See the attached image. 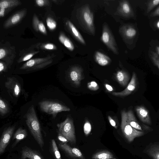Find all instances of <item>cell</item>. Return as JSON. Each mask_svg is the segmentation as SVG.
<instances>
[{"instance_id": "cell-1", "label": "cell", "mask_w": 159, "mask_h": 159, "mask_svg": "<svg viewBox=\"0 0 159 159\" xmlns=\"http://www.w3.org/2000/svg\"><path fill=\"white\" fill-rule=\"evenodd\" d=\"M26 124L31 134L42 148L44 142L41 132L39 122L33 105L29 108L25 115Z\"/></svg>"}, {"instance_id": "cell-2", "label": "cell", "mask_w": 159, "mask_h": 159, "mask_svg": "<svg viewBox=\"0 0 159 159\" xmlns=\"http://www.w3.org/2000/svg\"><path fill=\"white\" fill-rule=\"evenodd\" d=\"M121 129L122 133L129 142H132L135 138L145 134V132L137 130L132 127L127 121V112L123 110L121 112Z\"/></svg>"}, {"instance_id": "cell-3", "label": "cell", "mask_w": 159, "mask_h": 159, "mask_svg": "<svg viewBox=\"0 0 159 159\" xmlns=\"http://www.w3.org/2000/svg\"><path fill=\"white\" fill-rule=\"evenodd\" d=\"M58 133L68 140L71 144L76 143V139L73 122L69 117H67L63 122L58 124Z\"/></svg>"}, {"instance_id": "cell-4", "label": "cell", "mask_w": 159, "mask_h": 159, "mask_svg": "<svg viewBox=\"0 0 159 159\" xmlns=\"http://www.w3.org/2000/svg\"><path fill=\"white\" fill-rule=\"evenodd\" d=\"M41 110L55 118L59 113L63 111H70V109L62 104L57 102L45 100L39 103Z\"/></svg>"}, {"instance_id": "cell-5", "label": "cell", "mask_w": 159, "mask_h": 159, "mask_svg": "<svg viewBox=\"0 0 159 159\" xmlns=\"http://www.w3.org/2000/svg\"><path fill=\"white\" fill-rule=\"evenodd\" d=\"M80 18L86 29L94 34L95 28L93 15L88 5H85L81 8L80 13Z\"/></svg>"}, {"instance_id": "cell-6", "label": "cell", "mask_w": 159, "mask_h": 159, "mask_svg": "<svg viewBox=\"0 0 159 159\" xmlns=\"http://www.w3.org/2000/svg\"><path fill=\"white\" fill-rule=\"evenodd\" d=\"M101 39L113 53L118 54V50L114 38L106 24H104L103 26Z\"/></svg>"}, {"instance_id": "cell-7", "label": "cell", "mask_w": 159, "mask_h": 159, "mask_svg": "<svg viewBox=\"0 0 159 159\" xmlns=\"http://www.w3.org/2000/svg\"><path fill=\"white\" fill-rule=\"evenodd\" d=\"M5 86L8 91L16 97H19L21 94L22 89L19 81L14 77H8L5 82Z\"/></svg>"}, {"instance_id": "cell-8", "label": "cell", "mask_w": 159, "mask_h": 159, "mask_svg": "<svg viewBox=\"0 0 159 159\" xmlns=\"http://www.w3.org/2000/svg\"><path fill=\"white\" fill-rule=\"evenodd\" d=\"M139 85V82L137 75L134 72L132 73L131 80L125 89L120 92H113V95L119 97L127 96L137 90Z\"/></svg>"}, {"instance_id": "cell-9", "label": "cell", "mask_w": 159, "mask_h": 159, "mask_svg": "<svg viewBox=\"0 0 159 159\" xmlns=\"http://www.w3.org/2000/svg\"><path fill=\"white\" fill-rule=\"evenodd\" d=\"M127 121L129 125L135 129L145 133L152 131V128L143 123H140L136 119L132 110L127 112Z\"/></svg>"}, {"instance_id": "cell-10", "label": "cell", "mask_w": 159, "mask_h": 159, "mask_svg": "<svg viewBox=\"0 0 159 159\" xmlns=\"http://www.w3.org/2000/svg\"><path fill=\"white\" fill-rule=\"evenodd\" d=\"M15 129V126H9L3 131L0 140V154H2L8 144Z\"/></svg>"}, {"instance_id": "cell-11", "label": "cell", "mask_w": 159, "mask_h": 159, "mask_svg": "<svg viewBox=\"0 0 159 159\" xmlns=\"http://www.w3.org/2000/svg\"><path fill=\"white\" fill-rule=\"evenodd\" d=\"M59 146L68 156L74 159H85L79 149L71 147L67 143H60Z\"/></svg>"}, {"instance_id": "cell-12", "label": "cell", "mask_w": 159, "mask_h": 159, "mask_svg": "<svg viewBox=\"0 0 159 159\" xmlns=\"http://www.w3.org/2000/svg\"><path fill=\"white\" fill-rule=\"evenodd\" d=\"M135 110L138 117L143 123L148 125L151 124L149 112L144 106L142 105L136 106Z\"/></svg>"}, {"instance_id": "cell-13", "label": "cell", "mask_w": 159, "mask_h": 159, "mask_svg": "<svg viewBox=\"0 0 159 159\" xmlns=\"http://www.w3.org/2000/svg\"><path fill=\"white\" fill-rule=\"evenodd\" d=\"M117 11L119 14L126 18L132 17L134 16L132 8L127 0H123L120 2Z\"/></svg>"}, {"instance_id": "cell-14", "label": "cell", "mask_w": 159, "mask_h": 159, "mask_svg": "<svg viewBox=\"0 0 159 159\" xmlns=\"http://www.w3.org/2000/svg\"><path fill=\"white\" fill-rule=\"evenodd\" d=\"M121 34L123 37L126 39H131L136 35L137 31L133 25H126L123 26L120 30Z\"/></svg>"}, {"instance_id": "cell-15", "label": "cell", "mask_w": 159, "mask_h": 159, "mask_svg": "<svg viewBox=\"0 0 159 159\" xmlns=\"http://www.w3.org/2000/svg\"><path fill=\"white\" fill-rule=\"evenodd\" d=\"M82 72V70L80 67L75 66L71 69L69 73L71 80L76 86L80 85V81L83 79Z\"/></svg>"}, {"instance_id": "cell-16", "label": "cell", "mask_w": 159, "mask_h": 159, "mask_svg": "<svg viewBox=\"0 0 159 159\" xmlns=\"http://www.w3.org/2000/svg\"><path fill=\"white\" fill-rule=\"evenodd\" d=\"M22 159H43L38 152L28 147L23 148L21 152Z\"/></svg>"}, {"instance_id": "cell-17", "label": "cell", "mask_w": 159, "mask_h": 159, "mask_svg": "<svg viewBox=\"0 0 159 159\" xmlns=\"http://www.w3.org/2000/svg\"><path fill=\"white\" fill-rule=\"evenodd\" d=\"M94 58L96 62L102 66L108 65L111 61V59L108 56L99 51L95 52Z\"/></svg>"}, {"instance_id": "cell-18", "label": "cell", "mask_w": 159, "mask_h": 159, "mask_svg": "<svg viewBox=\"0 0 159 159\" xmlns=\"http://www.w3.org/2000/svg\"><path fill=\"white\" fill-rule=\"evenodd\" d=\"M115 77L118 83L123 86L127 85L130 78L128 73L123 70H118L116 74Z\"/></svg>"}, {"instance_id": "cell-19", "label": "cell", "mask_w": 159, "mask_h": 159, "mask_svg": "<svg viewBox=\"0 0 159 159\" xmlns=\"http://www.w3.org/2000/svg\"><path fill=\"white\" fill-rule=\"evenodd\" d=\"M145 152L153 159H159V144H152L146 149Z\"/></svg>"}, {"instance_id": "cell-20", "label": "cell", "mask_w": 159, "mask_h": 159, "mask_svg": "<svg viewBox=\"0 0 159 159\" xmlns=\"http://www.w3.org/2000/svg\"><path fill=\"white\" fill-rule=\"evenodd\" d=\"M67 25L75 38L82 44H85V42L84 39L74 25L70 21H68L67 22Z\"/></svg>"}, {"instance_id": "cell-21", "label": "cell", "mask_w": 159, "mask_h": 159, "mask_svg": "<svg viewBox=\"0 0 159 159\" xmlns=\"http://www.w3.org/2000/svg\"><path fill=\"white\" fill-rule=\"evenodd\" d=\"M92 158V159H107L114 158L115 157L110 151L103 150L94 154Z\"/></svg>"}, {"instance_id": "cell-22", "label": "cell", "mask_w": 159, "mask_h": 159, "mask_svg": "<svg viewBox=\"0 0 159 159\" xmlns=\"http://www.w3.org/2000/svg\"><path fill=\"white\" fill-rule=\"evenodd\" d=\"M28 135L26 130L21 127L19 128L14 134L13 139L15 140L16 143L24 139Z\"/></svg>"}, {"instance_id": "cell-23", "label": "cell", "mask_w": 159, "mask_h": 159, "mask_svg": "<svg viewBox=\"0 0 159 159\" xmlns=\"http://www.w3.org/2000/svg\"><path fill=\"white\" fill-rule=\"evenodd\" d=\"M59 39L61 43L69 50L71 51L74 49V46L72 42L64 34H61Z\"/></svg>"}, {"instance_id": "cell-24", "label": "cell", "mask_w": 159, "mask_h": 159, "mask_svg": "<svg viewBox=\"0 0 159 159\" xmlns=\"http://www.w3.org/2000/svg\"><path fill=\"white\" fill-rule=\"evenodd\" d=\"M9 112V106L7 102L2 98L0 99V114L4 116Z\"/></svg>"}, {"instance_id": "cell-25", "label": "cell", "mask_w": 159, "mask_h": 159, "mask_svg": "<svg viewBox=\"0 0 159 159\" xmlns=\"http://www.w3.org/2000/svg\"><path fill=\"white\" fill-rule=\"evenodd\" d=\"M52 148L56 159H61V156L55 140L51 141Z\"/></svg>"}, {"instance_id": "cell-26", "label": "cell", "mask_w": 159, "mask_h": 159, "mask_svg": "<svg viewBox=\"0 0 159 159\" xmlns=\"http://www.w3.org/2000/svg\"><path fill=\"white\" fill-rule=\"evenodd\" d=\"M159 4V0H151L149 1L147 5V12H150L153 8Z\"/></svg>"}, {"instance_id": "cell-27", "label": "cell", "mask_w": 159, "mask_h": 159, "mask_svg": "<svg viewBox=\"0 0 159 159\" xmlns=\"http://www.w3.org/2000/svg\"><path fill=\"white\" fill-rule=\"evenodd\" d=\"M150 57L154 63L159 69V56L156 52L153 51L151 52Z\"/></svg>"}, {"instance_id": "cell-28", "label": "cell", "mask_w": 159, "mask_h": 159, "mask_svg": "<svg viewBox=\"0 0 159 159\" xmlns=\"http://www.w3.org/2000/svg\"><path fill=\"white\" fill-rule=\"evenodd\" d=\"M91 130V125L89 122L86 121L84 126V131L86 135H89Z\"/></svg>"}, {"instance_id": "cell-29", "label": "cell", "mask_w": 159, "mask_h": 159, "mask_svg": "<svg viewBox=\"0 0 159 159\" xmlns=\"http://www.w3.org/2000/svg\"><path fill=\"white\" fill-rule=\"evenodd\" d=\"M87 87L89 89L93 91H96L99 89L98 84L94 81L89 82L87 84Z\"/></svg>"}, {"instance_id": "cell-30", "label": "cell", "mask_w": 159, "mask_h": 159, "mask_svg": "<svg viewBox=\"0 0 159 159\" xmlns=\"http://www.w3.org/2000/svg\"><path fill=\"white\" fill-rule=\"evenodd\" d=\"M48 28L50 30L55 29L56 26V22L50 18H48L46 20Z\"/></svg>"}, {"instance_id": "cell-31", "label": "cell", "mask_w": 159, "mask_h": 159, "mask_svg": "<svg viewBox=\"0 0 159 159\" xmlns=\"http://www.w3.org/2000/svg\"><path fill=\"white\" fill-rule=\"evenodd\" d=\"M20 18V16L19 15L16 14L14 15L11 19V22L13 24H15L17 23Z\"/></svg>"}, {"instance_id": "cell-32", "label": "cell", "mask_w": 159, "mask_h": 159, "mask_svg": "<svg viewBox=\"0 0 159 159\" xmlns=\"http://www.w3.org/2000/svg\"><path fill=\"white\" fill-rule=\"evenodd\" d=\"M58 138L59 141L63 143H66L69 142L66 138L59 133L58 134Z\"/></svg>"}, {"instance_id": "cell-33", "label": "cell", "mask_w": 159, "mask_h": 159, "mask_svg": "<svg viewBox=\"0 0 159 159\" xmlns=\"http://www.w3.org/2000/svg\"><path fill=\"white\" fill-rule=\"evenodd\" d=\"M108 118L111 125L115 128L116 129L117 128V126L116 125V122L114 120L112 119L109 116H108Z\"/></svg>"}, {"instance_id": "cell-34", "label": "cell", "mask_w": 159, "mask_h": 159, "mask_svg": "<svg viewBox=\"0 0 159 159\" xmlns=\"http://www.w3.org/2000/svg\"><path fill=\"white\" fill-rule=\"evenodd\" d=\"M38 28L39 30L42 32L44 33H46V32L45 27L43 23H40L39 24Z\"/></svg>"}, {"instance_id": "cell-35", "label": "cell", "mask_w": 159, "mask_h": 159, "mask_svg": "<svg viewBox=\"0 0 159 159\" xmlns=\"http://www.w3.org/2000/svg\"><path fill=\"white\" fill-rule=\"evenodd\" d=\"M9 5L7 1H3L0 3L1 8H7Z\"/></svg>"}, {"instance_id": "cell-36", "label": "cell", "mask_w": 159, "mask_h": 159, "mask_svg": "<svg viewBox=\"0 0 159 159\" xmlns=\"http://www.w3.org/2000/svg\"><path fill=\"white\" fill-rule=\"evenodd\" d=\"M150 16L151 17H155L159 16V7L154 11L151 13L150 14Z\"/></svg>"}, {"instance_id": "cell-37", "label": "cell", "mask_w": 159, "mask_h": 159, "mask_svg": "<svg viewBox=\"0 0 159 159\" xmlns=\"http://www.w3.org/2000/svg\"><path fill=\"white\" fill-rule=\"evenodd\" d=\"M104 86L106 89L109 92H111L114 90L113 88L109 84H104Z\"/></svg>"}, {"instance_id": "cell-38", "label": "cell", "mask_w": 159, "mask_h": 159, "mask_svg": "<svg viewBox=\"0 0 159 159\" xmlns=\"http://www.w3.org/2000/svg\"><path fill=\"white\" fill-rule=\"evenodd\" d=\"M44 47L46 49L51 50L53 49L54 46L52 44L49 43L46 44Z\"/></svg>"}, {"instance_id": "cell-39", "label": "cell", "mask_w": 159, "mask_h": 159, "mask_svg": "<svg viewBox=\"0 0 159 159\" xmlns=\"http://www.w3.org/2000/svg\"><path fill=\"white\" fill-rule=\"evenodd\" d=\"M5 51L2 49H0V59H1L4 57L5 55Z\"/></svg>"}, {"instance_id": "cell-40", "label": "cell", "mask_w": 159, "mask_h": 159, "mask_svg": "<svg viewBox=\"0 0 159 159\" xmlns=\"http://www.w3.org/2000/svg\"><path fill=\"white\" fill-rule=\"evenodd\" d=\"M33 56V55L32 54H28L26 56H25L23 59V61H26L30 59V58H31L32 56Z\"/></svg>"}, {"instance_id": "cell-41", "label": "cell", "mask_w": 159, "mask_h": 159, "mask_svg": "<svg viewBox=\"0 0 159 159\" xmlns=\"http://www.w3.org/2000/svg\"><path fill=\"white\" fill-rule=\"evenodd\" d=\"M36 2L37 4L39 6H42L44 4V1L43 0H37Z\"/></svg>"}, {"instance_id": "cell-42", "label": "cell", "mask_w": 159, "mask_h": 159, "mask_svg": "<svg viewBox=\"0 0 159 159\" xmlns=\"http://www.w3.org/2000/svg\"><path fill=\"white\" fill-rule=\"evenodd\" d=\"M5 9L4 8H1L0 11V16H4V11Z\"/></svg>"}, {"instance_id": "cell-43", "label": "cell", "mask_w": 159, "mask_h": 159, "mask_svg": "<svg viewBox=\"0 0 159 159\" xmlns=\"http://www.w3.org/2000/svg\"><path fill=\"white\" fill-rule=\"evenodd\" d=\"M5 68L3 64L1 62L0 63V72H1L4 70Z\"/></svg>"}, {"instance_id": "cell-44", "label": "cell", "mask_w": 159, "mask_h": 159, "mask_svg": "<svg viewBox=\"0 0 159 159\" xmlns=\"http://www.w3.org/2000/svg\"><path fill=\"white\" fill-rule=\"evenodd\" d=\"M156 53L159 56V46H157L156 48Z\"/></svg>"}, {"instance_id": "cell-45", "label": "cell", "mask_w": 159, "mask_h": 159, "mask_svg": "<svg viewBox=\"0 0 159 159\" xmlns=\"http://www.w3.org/2000/svg\"><path fill=\"white\" fill-rule=\"evenodd\" d=\"M155 25L157 28L159 29V20L157 21Z\"/></svg>"}, {"instance_id": "cell-46", "label": "cell", "mask_w": 159, "mask_h": 159, "mask_svg": "<svg viewBox=\"0 0 159 159\" xmlns=\"http://www.w3.org/2000/svg\"><path fill=\"white\" fill-rule=\"evenodd\" d=\"M116 159V158L115 157V158H110V159Z\"/></svg>"}]
</instances>
